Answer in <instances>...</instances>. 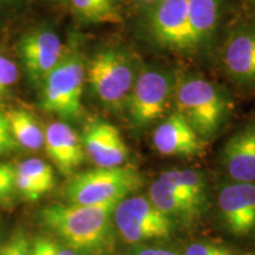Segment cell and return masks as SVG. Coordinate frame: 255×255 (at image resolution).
Wrapping results in <instances>:
<instances>
[{"mask_svg":"<svg viewBox=\"0 0 255 255\" xmlns=\"http://www.w3.org/2000/svg\"><path fill=\"white\" fill-rule=\"evenodd\" d=\"M0 255H32L31 241L21 233H17L0 246Z\"/></svg>","mask_w":255,"mask_h":255,"instance_id":"obj_26","label":"cell"},{"mask_svg":"<svg viewBox=\"0 0 255 255\" xmlns=\"http://www.w3.org/2000/svg\"><path fill=\"white\" fill-rule=\"evenodd\" d=\"M81 141L85 154L101 168L123 165L129 156V149L120 130L107 121L96 119L84 128Z\"/></svg>","mask_w":255,"mask_h":255,"instance_id":"obj_11","label":"cell"},{"mask_svg":"<svg viewBox=\"0 0 255 255\" xmlns=\"http://www.w3.org/2000/svg\"><path fill=\"white\" fill-rule=\"evenodd\" d=\"M117 203H52L40 210L38 219L47 232L77 255H108L116 245L113 213Z\"/></svg>","mask_w":255,"mask_h":255,"instance_id":"obj_1","label":"cell"},{"mask_svg":"<svg viewBox=\"0 0 255 255\" xmlns=\"http://www.w3.org/2000/svg\"><path fill=\"white\" fill-rule=\"evenodd\" d=\"M73 7L89 20H109L115 19L113 0H71Z\"/></svg>","mask_w":255,"mask_h":255,"instance_id":"obj_21","label":"cell"},{"mask_svg":"<svg viewBox=\"0 0 255 255\" xmlns=\"http://www.w3.org/2000/svg\"><path fill=\"white\" fill-rule=\"evenodd\" d=\"M158 180L171 190L191 201L205 210L207 202V183L203 175L194 169H173L159 175Z\"/></svg>","mask_w":255,"mask_h":255,"instance_id":"obj_18","label":"cell"},{"mask_svg":"<svg viewBox=\"0 0 255 255\" xmlns=\"http://www.w3.org/2000/svg\"><path fill=\"white\" fill-rule=\"evenodd\" d=\"M223 0H188V18L193 51L210 46L221 24Z\"/></svg>","mask_w":255,"mask_h":255,"instance_id":"obj_16","label":"cell"},{"mask_svg":"<svg viewBox=\"0 0 255 255\" xmlns=\"http://www.w3.org/2000/svg\"><path fill=\"white\" fill-rule=\"evenodd\" d=\"M9 128L20 148L38 150L44 146V130L27 110L12 109L6 113Z\"/></svg>","mask_w":255,"mask_h":255,"instance_id":"obj_19","label":"cell"},{"mask_svg":"<svg viewBox=\"0 0 255 255\" xmlns=\"http://www.w3.org/2000/svg\"><path fill=\"white\" fill-rule=\"evenodd\" d=\"M177 78L178 73L165 66L138 70L124 109L133 130H145L164 116L173 102Z\"/></svg>","mask_w":255,"mask_h":255,"instance_id":"obj_5","label":"cell"},{"mask_svg":"<svg viewBox=\"0 0 255 255\" xmlns=\"http://www.w3.org/2000/svg\"><path fill=\"white\" fill-rule=\"evenodd\" d=\"M15 193V167L7 162H0V206L11 205Z\"/></svg>","mask_w":255,"mask_h":255,"instance_id":"obj_22","label":"cell"},{"mask_svg":"<svg viewBox=\"0 0 255 255\" xmlns=\"http://www.w3.org/2000/svg\"><path fill=\"white\" fill-rule=\"evenodd\" d=\"M44 146L64 175H70L85 161L81 137L65 122H53L44 130Z\"/></svg>","mask_w":255,"mask_h":255,"instance_id":"obj_14","label":"cell"},{"mask_svg":"<svg viewBox=\"0 0 255 255\" xmlns=\"http://www.w3.org/2000/svg\"><path fill=\"white\" fill-rule=\"evenodd\" d=\"M142 186L143 176L135 168L96 167L73 175L64 188V195L72 205L117 203Z\"/></svg>","mask_w":255,"mask_h":255,"instance_id":"obj_4","label":"cell"},{"mask_svg":"<svg viewBox=\"0 0 255 255\" xmlns=\"http://www.w3.org/2000/svg\"><path fill=\"white\" fill-rule=\"evenodd\" d=\"M85 78L87 71L81 55L77 52L64 55L41 82L39 107L64 121L78 120L83 115Z\"/></svg>","mask_w":255,"mask_h":255,"instance_id":"obj_6","label":"cell"},{"mask_svg":"<svg viewBox=\"0 0 255 255\" xmlns=\"http://www.w3.org/2000/svg\"><path fill=\"white\" fill-rule=\"evenodd\" d=\"M252 1H253V2H255V0H252Z\"/></svg>","mask_w":255,"mask_h":255,"instance_id":"obj_29","label":"cell"},{"mask_svg":"<svg viewBox=\"0 0 255 255\" xmlns=\"http://www.w3.org/2000/svg\"><path fill=\"white\" fill-rule=\"evenodd\" d=\"M148 28L159 46L177 52H193L188 0H155L148 13Z\"/></svg>","mask_w":255,"mask_h":255,"instance_id":"obj_8","label":"cell"},{"mask_svg":"<svg viewBox=\"0 0 255 255\" xmlns=\"http://www.w3.org/2000/svg\"><path fill=\"white\" fill-rule=\"evenodd\" d=\"M148 197L156 208L161 210L174 222L191 223L203 212L191 201L164 186L158 178L149 187Z\"/></svg>","mask_w":255,"mask_h":255,"instance_id":"obj_17","label":"cell"},{"mask_svg":"<svg viewBox=\"0 0 255 255\" xmlns=\"http://www.w3.org/2000/svg\"><path fill=\"white\" fill-rule=\"evenodd\" d=\"M173 103L176 113L183 116L203 142L222 129L232 111V100L225 89L191 73L178 75Z\"/></svg>","mask_w":255,"mask_h":255,"instance_id":"obj_2","label":"cell"},{"mask_svg":"<svg viewBox=\"0 0 255 255\" xmlns=\"http://www.w3.org/2000/svg\"><path fill=\"white\" fill-rule=\"evenodd\" d=\"M18 173L23 174L33 183L41 196L45 195L55 187V171L49 163L38 157L27 158L15 167Z\"/></svg>","mask_w":255,"mask_h":255,"instance_id":"obj_20","label":"cell"},{"mask_svg":"<svg viewBox=\"0 0 255 255\" xmlns=\"http://www.w3.org/2000/svg\"><path fill=\"white\" fill-rule=\"evenodd\" d=\"M221 161L229 177L235 182H254L255 150L251 121H247L227 139L222 148Z\"/></svg>","mask_w":255,"mask_h":255,"instance_id":"obj_15","label":"cell"},{"mask_svg":"<svg viewBox=\"0 0 255 255\" xmlns=\"http://www.w3.org/2000/svg\"><path fill=\"white\" fill-rule=\"evenodd\" d=\"M130 255H180L176 251L164 247L137 246L130 252Z\"/></svg>","mask_w":255,"mask_h":255,"instance_id":"obj_28","label":"cell"},{"mask_svg":"<svg viewBox=\"0 0 255 255\" xmlns=\"http://www.w3.org/2000/svg\"><path fill=\"white\" fill-rule=\"evenodd\" d=\"M183 255H237V253L226 245L218 242L196 241L188 245Z\"/></svg>","mask_w":255,"mask_h":255,"instance_id":"obj_24","label":"cell"},{"mask_svg":"<svg viewBox=\"0 0 255 255\" xmlns=\"http://www.w3.org/2000/svg\"><path fill=\"white\" fill-rule=\"evenodd\" d=\"M19 149L20 145L15 142L12 135L6 113L0 109V156L17 152Z\"/></svg>","mask_w":255,"mask_h":255,"instance_id":"obj_25","label":"cell"},{"mask_svg":"<svg viewBox=\"0 0 255 255\" xmlns=\"http://www.w3.org/2000/svg\"><path fill=\"white\" fill-rule=\"evenodd\" d=\"M138 70L135 58L127 49L107 47L89 62L87 79L92 94L105 108L124 111Z\"/></svg>","mask_w":255,"mask_h":255,"instance_id":"obj_3","label":"cell"},{"mask_svg":"<svg viewBox=\"0 0 255 255\" xmlns=\"http://www.w3.org/2000/svg\"><path fill=\"white\" fill-rule=\"evenodd\" d=\"M20 53L31 79L40 83L64 56L58 34L51 30H38L21 40Z\"/></svg>","mask_w":255,"mask_h":255,"instance_id":"obj_12","label":"cell"},{"mask_svg":"<svg viewBox=\"0 0 255 255\" xmlns=\"http://www.w3.org/2000/svg\"><path fill=\"white\" fill-rule=\"evenodd\" d=\"M32 255H77L69 247L50 238L38 237L31 242Z\"/></svg>","mask_w":255,"mask_h":255,"instance_id":"obj_23","label":"cell"},{"mask_svg":"<svg viewBox=\"0 0 255 255\" xmlns=\"http://www.w3.org/2000/svg\"><path fill=\"white\" fill-rule=\"evenodd\" d=\"M113 220L117 234L129 245L165 240L175 228L173 220L156 208L148 196L135 194L117 203Z\"/></svg>","mask_w":255,"mask_h":255,"instance_id":"obj_7","label":"cell"},{"mask_svg":"<svg viewBox=\"0 0 255 255\" xmlns=\"http://www.w3.org/2000/svg\"><path fill=\"white\" fill-rule=\"evenodd\" d=\"M18 78V69L14 62L0 56V95L14 84Z\"/></svg>","mask_w":255,"mask_h":255,"instance_id":"obj_27","label":"cell"},{"mask_svg":"<svg viewBox=\"0 0 255 255\" xmlns=\"http://www.w3.org/2000/svg\"><path fill=\"white\" fill-rule=\"evenodd\" d=\"M152 144L161 155L190 157L202 154L205 142L176 111L159 123L152 133Z\"/></svg>","mask_w":255,"mask_h":255,"instance_id":"obj_13","label":"cell"},{"mask_svg":"<svg viewBox=\"0 0 255 255\" xmlns=\"http://www.w3.org/2000/svg\"><path fill=\"white\" fill-rule=\"evenodd\" d=\"M218 210L223 227L237 238L255 233V181L233 182L221 188Z\"/></svg>","mask_w":255,"mask_h":255,"instance_id":"obj_10","label":"cell"},{"mask_svg":"<svg viewBox=\"0 0 255 255\" xmlns=\"http://www.w3.org/2000/svg\"><path fill=\"white\" fill-rule=\"evenodd\" d=\"M221 60L232 82L242 88H255V20L242 21L229 32Z\"/></svg>","mask_w":255,"mask_h":255,"instance_id":"obj_9","label":"cell"}]
</instances>
